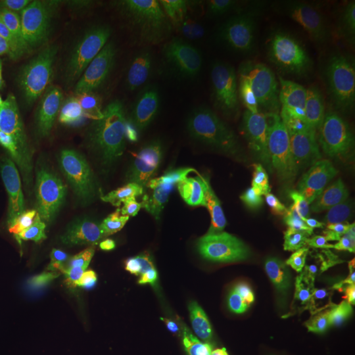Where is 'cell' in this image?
I'll return each instance as SVG.
<instances>
[{
	"label": "cell",
	"mask_w": 355,
	"mask_h": 355,
	"mask_svg": "<svg viewBox=\"0 0 355 355\" xmlns=\"http://www.w3.org/2000/svg\"><path fill=\"white\" fill-rule=\"evenodd\" d=\"M234 12L282 91L328 87L341 74L346 53L318 1L246 0Z\"/></svg>",
	"instance_id": "obj_1"
},
{
	"label": "cell",
	"mask_w": 355,
	"mask_h": 355,
	"mask_svg": "<svg viewBox=\"0 0 355 355\" xmlns=\"http://www.w3.org/2000/svg\"><path fill=\"white\" fill-rule=\"evenodd\" d=\"M207 233L189 246L178 268L179 283L208 328L220 329L246 308L252 292V236L239 202L220 205L205 220Z\"/></svg>",
	"instance_id": "obj_2"
},
{
	"label": "cell",
	"mask_w": 355,
	"mask_h": 355,
	"mask_svg": "<svg viewBox=\"0 0 355 355\" xmlns=\"http://www.w3.org/2000/svg\"><path fill=\"white\" fill-rule=\"evenodd\" d=\"M114 102L111 89L92 94L40 141L35 161L55 211H64L99 168Z\"/></svg>",
	"instance_id": "obj_3"
},
{
	"label": "cell",
	"mask_w": 355,
	"mask_h": 355,
	"mask_svg": "<svg viewBox=\"0 0 355 355\" xmlns=\"http://www.w3.org/2000/svg\"><path fill=\"white\" fill-rule=\"evenodd\" d=\"M223 58L212 51L186 54L167 70L142 107L130 144L132 164L159 157L186 119L215 87Z\"/></svg>",
	"instance_id": "obj_4"
},
{
	"label": "cell",
	"mask_w": 355,
	"mask_h": 355,
	"mask_svg": "<svg viewBox=\"0 0 355 355\" xmlns=\"http://www.w3.org/2000/svg\"><path fill=\"white\" fill-rule=\"evenodd\" d=\"M111 6L67 1L42 23L45 67L60 98L73 95L92 82L99 66L107 10Z\"/></svg>",
	"instance_id": "obj_5"
},
{
	"label": "cell",
	"mask_w": 355,
	"mask_h": 355,
	"mask_svg": "<svg viewBox=\"0 0 355 355\" xmlns=\"http://www.w3.org/2000/svg\"><path fill=\"white\" fill-rule=\"evenodd\" d=\"M232 105L228 86L215 85L158 157L149 182L153 191L187 184L203 171L228 130Z\"/></svg>",
	"instance_id": "obj_6"
},
{
	"label": "cell",
	"mask_w": 355,
	"mask_h": 355,
	"mask_svg": "<svg viewBox=\"0 0 355 355\" xmlns=\"http://www.w3.org/2000/svg\"><path fill=\"white\" fill-rule=\"evenodd\" d=\"M0 261L26 275L51 318L64 325V302L51 270L35 204L26 189L13 193L0 215Z\"/></svg>",
	"instance_id": "obj_7"
},
{
	"label": "cell",
	"mask_w": 355,
	"mask_h": 355,
	"mask_svg": "<svg viewBox=\"0 0 355 355\" xmlns=\"http://www.w3.org/2000/svg\"><path fill=\"white\" fill-rule=\"evenodd\" d=\"M320 215L318 179L296 170L282 180L268 205L262 242L278 261H287L312 234Z\"/></svg>",
	"instance_id": "obj_8"
},
{
	"label": "cell",
	"mask_w": 355,
	"mask_h": 355,
	"mask_svg": "<svg viewBox=\"0 0 355 355\" xmlns=\"http://www.w3.org/2000/svg\"><path fill=\"white\" fill-rule=\"evenodd\" d=\"M325 306V288L318 280L286 292L272 308L254 355H304L321 329Z\"/></svg>",
	"instance_id": "obj_9"
},
{
	"label": "cell",
	"mask_w": 355,
	"mask_h": 355,
	"mask_svg": "<svg viewBox=\"0 0 355 355\" xmlns=\"http://www.w3.org/2000/svg\"><path fill=\"white\" fill-rule=\"evenodd\" d=\"M125 198V184L114 173L102 171L92 179L78 208L73 234L74 261L80 274L89 275L99 270L120 223Z\"/></svg>",
	"instance_id": "obj_10"
},
{
	"label": "cell",
	"mask_w": 355,
	"mask_h": 355,
	"mask_svg": "<svg viewBox=\"0 0 355 355\" xmlns=\"http://www.w3.org/2000/svg\"><path fill=\"white\" fill-rule=\"evenodd\" d=\"M308 110L300 92L284 94L267 111L252 153V170L265 183L287 171L304 144Z\"/></svg>",
	"instance_id": "obj_11"
},
{
	"label": "cell",
	"mask_w": 355,
	"mask_h": 355,
	"mask_svg": "<svg viewBox=\"0 0 355 355\" xmlns=\"http://www.w3.org/2000/svg\"><path fill=\"white\" fill-rule=\"evenodd\" d=\"M119 327L132 355H187L171 318L148 300H125L120 308Z\"/></svg>",
	"instance_id": "obj_12"
},
{
	"label": "cell",
	"mask_w": 355,
	"mask_h": 355,
	"mask_svg": "<svg viewBox=\"0 0 355 355\" xmlns=\"http://www.w3.org/2000/svg\"><path fill=\"white\" fill-rule=\"evenodd\" d=\"M0 37L7 44L19 62L23 64L45 101L51 105L58 102L60 96L53 89L46 73L41 35L37 29L11 17L0 16Z\"/></svg>",
	"instance_id": "obj_13"
},
{
	"label": "cell",
	"mask_w": 355,
	"mask_h": 355,
	"mask_svg": "<svg viewBox=\"0 0 355 355\" xmlns=\"http://www.w3.org/2000/svg\"><path fill=\"white\" fill-rule=\"evenodd\" d=\"M171 237L165 218L150 195H140L128 205L120 218L117 233L119 243L128 249L146 250L161 246Z\"/></svg>",
	"instance_id": "obj_14"
},
{
	"label": "cell",
	"mask_w": 355,
	"mask_h": 355,
	"mask_svg": "<svg viewBox=\"0 0 355 355\" xmlns=\"http://www.w3.org/2000/svg\"><path fill=\"white\" fill-rule=\"evenodd\" d=\"M153 196L165 218L170 236L191 242L207 233L202 199L187 184L154 190Z\"/></svg>",
	"instance_id": "obj_15"
},
{
	"label": "cell",
	"mask_w": 355,
	"mask_h": 355,
	"mask_svg": "<svg viewBox=\"0 0 355 355\" xmlns=\"http://www.w3.org/2000/svg\"><path fill=\"white\" fill-rule=\"evenodd\" d=\"M322 114L333 145L355 157V74L336 79L327 87Z\"/></svg>",
	"instance_id": "obj_16"
},
{
	"label": "cell",
	"mask_w": 355,
	"mask_h": 355,
	"mask_svg": "<svg viewBox=\"0 0 355 355\" xmlns=\"http://www.w3.org/2000/svg\"><path fill=\"white\" fill-rule=\"evenodd\" d=\"M0 74L7 76L17 89L20 96L19 111L26 117H33L44 112L51 104L45 101L33 79L23 64L15 57L7 44L0 37Z\"/></svg>",
	"instance_id": "obj_17"
},
{
	"label": "cell",
	"mask_w": 355,
	"mask_h": 355,
	"mask_svg": "<svg viewBox=\"0 0 355 355\" xmlns=\"http://www.w3.org/2000/svg\"><path fill=\"white\" fill-rule=\"evenodd\" d=\"M318 3L345 53L354 49L355 0H324Z\"/></svg>",
	"instance_id": "obj_18"
},
{
	"label": "cell",
	"mask_w": 355,
	"mask_h": 355,
	"mask_svg": "<svg viewBox=\"0 0 355 355\" xmlns=\"http://www.w3.org/2000/svg\"><path fill=\"white\" fill-rule=\"evenodd\" d=\"M0 346L3 355H40L29 325L15 315H4L0 320Z\"/></svg>",
	"instance_id": "obj_19"
},
{
	"label": "cell",
	"mask_w": 355,
	"mask_h": 355,
	"mask_svg": "<svg viewBox=\"0 0 355 355\" xmlns=\"http://www.w3.org/2000/svg\"><path fill=\"white\" fill-rule=\"evenodd\" d=\"M62 6L58 0H7L0 3V16L33 24L45 21Z\"/></svg>",
	"instance_id": "obj_20"
},
{
	"label": "cell",
	"mask_w": 355,
	"mask_h": 355,
	"mask_svg": "<svg viewBox=\"0 0 355 355\" xmlns=\"http://www.w3.org/2000/svg\"><path fill=\"white\" fill-rule=\"evenodd\" d=\"M250 274L261 283H274L277 279L275 258L262 241L252 242L250 248Z\"/></svg>",
	"instance_id": "obj_21"
},
{
	"label": "cell",
	"mask_w": 355,
	"mask_h": 355,
	"mask_svg": "<svg viewBox=\"0 0 355 355\" xmlns=\"http://www.w3.org/2000/svg\"><path fill=\"white\" fill-rule=\"evenodd\" d=\"M74 355H117L94 337L83 336L74 343Z\"/></svg>",
	"instance_id": "obj_22"
},
{
	"label": "cell",
	"mask_w": 355,
	"mask_h": 355,
	"mask_svg": "<svg viewBox=\"0 0 355 355\" xmlns=\"http://www.w3.org/2000/svg\"><path fill=\"white\" fill-rule=\"evenodd\" d=\"M20 105V96L12 82L0 74V111Z\"/></svg>",
	"instance_id": "obj_23"
},
{
	"label": "cell",
	"mask_w": 355,
	"mask_h": 355,
	"mask_svg": "<svg viewBox=\"0 0 355 355\" xmlns=\"http://www.w3.org/2000/svg\"><path fill=\"white\" fill-rule=\"evenodd\" d=\"M318 355H355V338L336 343L327 352Z\"/></svg>",
	"instance_id": "obj_24"
},
{
	"label": "cell",
	"mask_w": 355,
	"mask_h": 355,
	"mask_svg": "<svg viewBox=\"0 0 355 355\" xmlns=\"http://www.w3.org/2000/svg\"><path fill=\"white\" fill-rule=\"evenodd\" d=\"M7 171V159L4 153V124L0 117V179L6 175Z\"/></svg>",
	"instance_id": "obj_25"
},
{
	"label": "cell",
	"mask_w": 355,
	"mask_h": 355,
	"mask_svg": "<svg viewBox=\"0 0 355 355\" xmlns=\"http://www.w3.org/2000/svg\"><path fill=\"white\" fill-rule=\"evenodd\" d=\"M6 205H7V200L4 199V196H3V193H1V191H0V215H1L3 211L6 209Z\"/></svg>",
	"instance_id": "obj_26"
},
{
	"label": "cell",
	"mask_w": 355,
	"mask_h": 355,
	"mask_svg": "<svg viewBox=\"0 0 355 355\" xmlns=\"http://www.w3.org/2000/svg\"><path fill=\"white\" fill-rule=\"evenodd\" d=\"M347 55H349V57H352V58L355 61V48L354 49H352V51H347V53H346V57H347Z\"/></svg>",
	"instance_id": "obj_27"
}]
</instances>
